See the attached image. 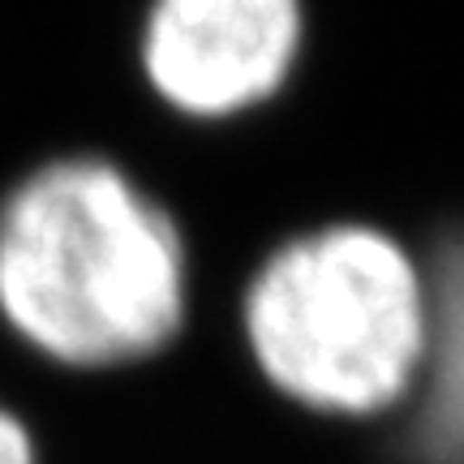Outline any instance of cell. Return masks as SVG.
<instances>
[{"label":"cell","mask_w":464,"mask_h":464,"mask_svg":"<svg viewBox=\"0 0 464 464\" xmlns=\"http://www.w3.org/2000/svg\"><path fill=\"white\" fill-rule=\"evenodd\" d=\"M0 464H44L34 426L5 400H0Z\"/></svg>","instance_id":"5b68a950"},{"label":"cell","mask_w":464,"mask_h":464,"mask_svg":"<svg viewBox=\"0 0 464 464\" xmlns=\"http://www.w3.org/2000/svg\"><path fill=\"white\" fill-rule=\"evenodd\" d=\"M254 370L284 400L365 417L413 387L430 348V301L413 263L374 228H323L271 249L241 293Z\"/></svg>","instance_id":"7a4b0ae2"},{"label":"cell","mask_w":464,"mask_h":464,"mask_svg":"<svg viewBox=\"0 0 464 464\" xmlns=\"http://www.w3.org/2000/svg\"><path fill=\"white\" fill-rule=\"evenodd\" d=\"M301 48V0H147L133 73L181 125H224L263 108Z\"/></svg>","instance_id":"3957f363"},{"label":"cell","mask_w":464,"mask_h":464,"mask_svg":"<svg viewBox=\"0 0 464 464\" xmlns=\"http://www.w3.org/2000/svg\"><path fill=\"white\" fill-rule=\"evenodd\" d=\"M194 318L181 216L108 150H56L0 189V335L69 379L164 357Z\"/></svg>","instance_id":"6da1fadb"},{"label":"cell","mask_w":464,"mask_h":464,"mask_svg":"<svg viewBox=\"0 0 464 464\" xmlns=\"http://www.w3.org/2000/svg\"><path fill=\"white\" fill-rule=\"evenodd\" d=\"M426 464H464V241L443 249L430 305L426 396L413 421Z\"/></svg>","instance_id":"277c9868"}]
</instances>
